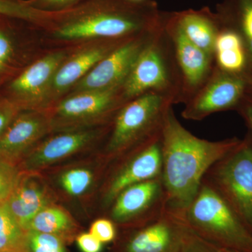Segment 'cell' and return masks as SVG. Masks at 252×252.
I'll use <instances>...</instances> for the list:
<instances>
[{
  "label": "cell",
  "instance_id": "31",
  "mask_svg": "<svg viewBox=\"0 0 252 252\" xmlns=\"http://www.w3.org/2000/svg\"><path fill=\"white\" fill-rule=\"evenodd\" d=\"M20 110L21 109L14 101L0 99V137L17 117Z\"/></svg>",
  "mask_w": 252,
  "mask_h": 252
},
{
  "label": "cell",
  "instance_id": "24",
  "mask_svg": "<svg viewBox=\"0 0 252 252\" xmlns=\"http://www.w3.org/2000/svg\"><path fill=\"white\" fill-rule=\"evenodd\" d=\"M25 231L10 211L7 203L0 204V252L21 250Z\"/></svg>",
  "mask_w": 252,
  "mask_h": 252
},
{
  "label": "cell",
  "instance_id": "25",
  "mask_svg": "<svg viewBox=\"0 0 252 252\" xmlns=\"http://www.w3.org/2000/svg\"><path fill=\"white\" fill-rule=\"evenodd\" d=\"M94 180V173L91 169L78 167L68 169L60 175V187L71 196L84 195Z\"/></svg>",
  "mask_w": 252,
  "mask_h": 252
},
{
  "label": "cell",
  "instance_id": "32",
  "mask_svg": "<svg viewBox=\"0 0 252 252\" xmlns=\"http://www.w3.org/2000/svg\"><path fill=\"white\" fill-rule=\"evenodd\" d=\"M78 246L83 252H100L102 243L91 233H82L77 237Z\"/></svg>",
  "mask_w": 252,
  "mask_h": 252
},
{
  "label": "cell",
  "instance_id": "26",
  "mask_svg": "<svg viewBox=\"0 0 252 252\" xmlns=\"http://www.w3.org/2000/svg\"><path fill=\"white\" fill-rule=\"evenodd\" d=\"M23 252H67L62 238L33 230L25 231Z\"/></svg>",
  "mask_w": 252,
  "mask_h": 252
},
{
  "label": "cell",
  "instance_id": "11",
  "mask_svg": "<svg viewBox=\"0 0 252 252\" xmlns=\"http://www.w3.org/2000/svg\"><path fill=\"white\" fill-rule=\"evenodd\" d=\"M151 41L131 40L118 46L77 83L73 94L122 89L136 61Z\"/></svg>",
  "mask_w": 252,
  "mask_h": 252
},
{
  "label": "cell",
  "instance_id": "5",
  "mask_svg": "<svg viewBox=\"0 0 252 252\" xmlns=\"http://www.w3.org/2000/svg\"><path fill=\"white\" fill-rule=\"evenodd\" d=\"M220 194L252 233V135L215 162L203 179Z\"/></svg>",
  "mask_w": 252,
  "mask_h": 252
},
{
  "label": "cell",
  "instance_id": "33",
  "mask_svg": "<svg viewBox=\"0 0 252 252\" xmlns=\"http://www.w3.org/2000/svg\"><path fill=\"white\" fill-rule=\"evenodd\" d=\"M12 54L11 41L4 32L0 29V72L8 63Z\"/></svg>",
  "mask_w": 252,
  "mask_h": 252
},
{
  "label": "cell",
  "instance_id": "8",
  "mask_svg": "<svg viewBox=\"0 0 252 252\" xmlns=\"http://www.w3.org/2000/svg\"><path fill=\"white\" fill-rule=\"evenodd\" d=\"M109 208L111 220L120 225H144L155 220L167 209L161 177L124 189Z\"/></svg>",
  "mask_w": 252,
  "mask_h": 252
},
{
  "label": "cell",
  "instance_id": "20",
  "mask_svg": "<svg viewBox=\"0 0 252 252\" xmlns=\"http://www.w3.org/2000/svg\"><path fill=\"white\" fill-rule=\"evenodd\" d=\"M217 67L223 72L251 77L249 59L242 36L234 28L222 24L215 42Z\"/></svg>",
  "mask_w": 252,
  "mask_h": 252
},
{
  "label": "cell",
  "instance_id": "1",
  "mask_svg": "<svg viewBox=\"0 0 252 252\" xmlns=\"http://www.w3.org/2000/svg\"><path fill=\"white\" fill-rule=\"evenodd\" d=\"M160 141L167 208L180 213L193 201L209 169L241 139L233 137L213 142L199 138L180 124L171 105L164 115Z\"/></svg>",
  "mask_w": 252,
  "mask_h": 252
},
{
  "label": "cell",
  "instance_id": "7",
  "mask_svg": "<svg viewBox=\"0 0 252 252\" xmlns=\"http://www.w3.org/2000/svg\"><path fill=\"white\" fill-rule=\"evenodd\" d=\"M250 77L229 74L217 67L201 89L187 101L182 117L201 121L214 113L237 110L246 97Z\"/></svg>",
  "mask_w": 252,
  "mask_h": 252
},
{
  "label": "cell",
  "instance_id": "12",
  "mask_svg": "<svg viewBox=\"0 0 252 252\" xmlns=\"http://www.w3.org/2000/svg\"><path fill=\"white\" fill-rule=\"evenodd\" d=\"M63 51L46 55L33 63L11 81L9 90L20 109L39 110L48 104L51 83L60 66L65 61Z\"/></svg>",
  "mask_w": 252,
  "mask_h": 252
},
{
  "label": "cell",
  "instance_id": "19",
  "mask_svg": "<svg viewBox=\"0 0 252 252\" xmlns=\"http://www.w3.org/2000/svg\"><path fill=\"white\" fill-rule=\"evenodd\" d=\"M108 46L88 48L77 53L60 66L50 88L48 104L59 98L85 77L92 68L114 50Z\"/></svg>",
  "mask_w": 252,
  "mask_h": 252
},
{
  "label": "cell",
  "instance_id": "38",
  "mask_svg": "<svg viewBox=\"0 0 252 252\" xmlns=\"http://www.w3.org/2000/svg\"><path fill=\"white\" fill-rule=\"evenodd\" d=\"M223 252H235V251H230V250H223Z\"/></svg>",
  "mask_w": 252,
  "mask_h": 252
},
{
  "label": "cell",
  "instance_id": "36",
  "mask_svg": "<svg viewBox=\"0 0 252 252\" xmlns=\"http://www.w3.org/2000/svg\"><path fill=\"white\" fill-rule=\"evenodd\" d=\"M0 252H23L21 250H5V251H1Z\"/></svg>",
  "mask_w": 252,
  "mask_h": 252
},
{
  "label": "cell",
  "instance_id": "15",
  "mask_svg": "<svg viewBox=\"0 0 252 252\" xmlns=\"http://www.w3.org/2000/svg\"><path fill=\"white\" fill-rule=\"evenodd\" d=\"M50 131L49 116L44 112L28 110L19 113L0 137V159L16 164Z\"/></svg>",
  "mask_w": 252,
  "mask_h": 252
},
{
  "label": "cell",
  "instance_id": "13",
  "mask_svg": "<svg viewBox=\"0 0 252 252\" xmlns=\"http://www.w3.org/2000/svg\"><path fill=\"white\" fill-rule=\"evenodd\" d=\"M100 135V130L90 127L61 132L32 149L23 158L21 169L34 173L56 165L84 151Z\"/></svg>",
  "mask_w": 252,
  "mask_h": 252
},
{
  "label": "cell",
  "instance_id": "27",
  "mask_svg": "<svg viewBox=\"0 0 252 252\" xmlns=\"http://www.w3.org/2000/svg\"><path fill=\"white\" fill-rule=\"evenodd\" d=\"M22 177L16 164L0 159V204L9 199Z\"/></svg>",
  "mask_w": 252,
  "mask_h": 252
},
{
  "label": "cell",
  "instance_id": "3",
  "mask_svg": "<svg viewBox=\"0 0 252 252\" xmlns=\"http://www.w3.org/2000/svg\"><path fill=\"white\" fill-rule=\"evenodd\" d=\"M175 94L152 91L123 105L104 149L105 160L119 161L159 140L165 113L177 100Z\"/></svg>",
  "mask_w": 252,
  "mask_h": 252
},
{
  "label": "cell",
  "instance_id": "14",
  "mask_svg": "<svg viewBox=\"0 0 252 252\" xmlns=\"http://www.w3.org/2000/svg\"><path fill=\"white\" fill-rule=\"evenodd\" d=\"M187 228L180 214L167 208L127 240L125 252H179Z\"/></svg>",
  "mask_w": 252,
  "mask_h": 252
},
{
  "label": "cell",
  "instance_id": "23",
  "mask_svg": "<svg viewBox=\"0 0 252 252\" xmlns=\"http://www.w3.org/2000/svg\"><path fill=\"white\" fill-rule=\"evenodd\" d=\"M54 15L33 7L25 0H0V16L41 25L49 23Z\"/></svg>",
  "mask_w": 252,
  "mask_h": 252
},
{
  "label": "cell",
  "instance_id": "9",
  "mask_svg": "<svg viewBox=\"0 0 252 252\" xmlns=\"http://www.w3.org/2000/svg\"><path fill=\"white\" fill-rule=\"evenodd\" d=\"M160 138L116 162L115 167L104 186L102 195L104 207H110L119 193L127 187L161 177Z\"/></svg>",
  "mask_w": 252,
  "mask_h": 252
},
{
  "label": "cell",
  "instance_id": "30",
  "mask_svg": "<svg viewBox=\"0 0 252 252\" xmlns=\"http://www.w3.org/2000/svg\"><path fill=\"white\" fill-rule=\"evenodd\" d=\"M90 233L102 243H109L116 237V228L112 220L100 219L95 220L91 227Z\"/></svg>",
  "mask_w": 252,
  "mask_h": 252
},
{
  "label": "cell",
  "instance_id": "28",
  "mask_svg": "<svg viewBox=\"0 0 252 252\" xmlns=\"http://www.w3.org/2000/svg\"><path fill=\"white\" fill-rule=\"evenodd\" d=\"M179 252H223V251L222 249L218 248L216 245L210 243V242L199 236L187 225L183 243Z\"/></svg>",
  "mask_w": 252,
  "mask_h": 252
},
{
  "label": "cell",
  "instance_id": "17",
  "mask_svg": "<svg viewBox=\"0 0 252 252\" xmlns=\"http://www.w3.org/2000/svg\"><path fill=\"white\" fill-rule=\"evenodd\" d=\"M6 203L18 223L26 230L36 214L52 205V197L39 177L23 176Z\"/></svg>",
  "mask_w": 252,
  "mask_h": 252
},
{
  "label": "cell",
  "instance_id": "21",
  "mask_svg": "<svg viewBox=\"0 0 252 252\" xmlns=\"http://www.w3.org/2000/svg\"><path fill=\"white\" fill-rule=\"evenodd\" d=\"M217 14L222 24L234 28L243 38L252 77V0H226Z\"/></svg>",
  "mask_w": 252,
  "mask_h": 252
},
{
  "label": "cell",
  "instance_id": "6",
  "mask_svg": "<svg viewBox=\"0 0 252 252\" xmlns=\"http://www.w3.org/2000/svg\"><path fill=\"white\" fill-rule=\"evenodd\" d=\"M122 89L72 94L56 106L49 116L51 130L56 132L87 128L117 109Z\"/></svg>",
  "mask_w": 252,
  "mask_h": 252
},
{
  "label": "cell",
  "instance_id": "4",
  "mask_svg": "<svg viewBox=\"0 0 252 252\" xmlns=\"http://www.w3.org/2000/svg\"><path fill=\"white\" fill-rule=\"evenodd\" d=\"M180 214L190 229L218 248L252 252V232L205 180L193 201Z\"/></svg>",
  "mask_w": 252,
  "mask_h": 252
},
{
  "label": "cell",
  "instance_id": "18",
  "mask_svg": "<svg viewBox=\"0 0 252 252\" xmlns=\"http://www.w3.org/2000/svg\"><path fill=\"white\" fill-rule=\"evenodd\" d=\"M167 18L195 46L212 57L215 55V42L221 28L218 14L208 9H190L175 13Z\"/></svg>",
  "mask_w": 252,
  "mask_h": 252
},
{
  "label": "cell",
  "instance_id": "22",
  "mask_svg": "<svg viewBox=\"0 0 252 252\" xmlns=\"http://www.w3.org/2000/svg\"><path fill=\"white\" fill-rule=\"evenodd\" d=\"M74 229L75 225L71 217L62 209L51 205L36 214L26 230H33L54 235L63 240L72 235Z\"/></svg>",
  "mask_w": 252,
  "mask_h": 252
},
{
  "label": "cell",
  "instance_id": "37",
  "mask_svg": "<svg viewBox=\"0 0 252 252\" xmlns=\"http://www.w3.org/2000/svg\"><path fill=\"white\" fill-rule=\"evenodd\" d=\"M130 1H136V2H138V1H144V0H130Z\"/></svg>",
  "mask_w": 252,
  "mask_h": 252
},
{
  "label": "cell",
  "instance_id": "34",
  "mask_svg": "<svg viewBox=\"0 0 252 252\" xmlns=\"http://www.w3.org/2000/svg\"><path fill=\"white\" fill-rule=\"evenodd\" d=\"M237 112L245 120V124L248 126L249 132L252 135V98L246 95L243 102L239 105Z\"/></svg>",
  "mask_w": 252,
  "mask_h": 252
},
{
  "label": "cell",
  "instance_id": "16",
  "mask_svg": "<svg viewBox=\"0 0 252 252\" xmlns=\"http://www.w3.org/2000/svg\"><path fill=\"white\" fill-rule=\"evenodd\" d=\"M163 27L175 44L176 57L183 74L186 87L192 91L198 89L207 80L212 56L189 40L167 18L163 19Z\"/></svg>",
  "mask_w": 252,
  "mask_h": 252
},
{
  "label": "cell",
  "instance_id": "2",
  "mask_svg": "<svg viewBox=\"0 0 252 252\" xmlns=\"http://www.w3.org/2000/svg\"><path fill=\"white\" fill-rule=\"evenodd\" d=\"M54 18L60 21L54 36L64 40L122 37L162 26L157 4L146 0H94L56 13Z\"/></svg>",
  "mask_w": 252,
  "mask_h": 252
},
{
  "label": "cell",
  "instance_id": "35",
  "mask_svg": "<svg viewBox=\"0 0 252 252\" xmlns=\"http://www.w3.org/2000/svg\"><path fill=\"white\" fill-rule=\"evenodd\" d=\"M247 95L252 98V77H250V79H249Z\"/></svg>",
  "mask_w": 252,
  "mask_h": 252
},
{
  "label": "cell",
  "instance_id": "10",
  "mask_svg": "<svg viewBox=\"0 0 252 252\" xmlns=\"http://www.w3.org/2000/svg\"><path fill=\"white\" fill-rule=\"evenodd\" d=\"M164 28L155 39L151 41L139 56L123 84L121 97L132 100L152 91L176 94L171 88V79L159 39Z\"/></svg>",
  "mask_w": 252,
  "mask_h": 252
},
{
  "label": "cell",
  "instance_id": "29",
  "mask_svg": "<svg viewBox=\"0 0 252 252\" xmlns=\"http://www.w3.org/2000/svg\"><path fill=\"white\" fill-rule=\"evenodd\" d=\"M81 1L82 0H28V2L41 11L59 13L72 9Z\"/></svg>",
  "mask_w": 252,
  "mask_h": 252
}]
</instances>
